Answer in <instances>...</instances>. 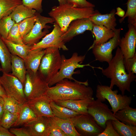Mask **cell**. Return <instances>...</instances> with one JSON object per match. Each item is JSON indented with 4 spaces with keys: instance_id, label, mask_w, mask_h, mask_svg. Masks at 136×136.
Returning <instances> with one entry per match:
<instances>
[{
    "instance_id": "obj_1",
    "label": "cell",
    "mask_w": 136,
    "mask_h": 136,
    "mask_svg": "<svg viewBox=\"0 0 136 136\" xmlns=\"http://www.w3.org/2000/svg\"><path fill=\"white\" fill-rule=\"evenodd\" d=\"M49 87L44 95L51 101L76 100L93 97V91L88 86V80L84 82L72 81L64 79Z\"/></svg>"
},
{
    "instance_id": "obj_2",
    "label": "cell",
    "mask_w": 136,
    "mask_h": 136,
    "mask_svg": "<svg viewBox=\"0 0 136 136\" xmlns=\"http://www.w3.org/2000/svg\"><path fill=\"white\" fill-rule=\"evenodd\" d=\"M124 57L119 47H118L115 55L109 62L105 69L100 67L103 74L111 79L109 87L113 89L114 85L118 88L122 95L126 91L131 93L130 85L135 80V74L126 71L123 63Z\"/></svg>"
},
{
    "instance_id": "obj_3",
    "label": "cell",
    "mask_w": 136,
    "mask_h": 136,
    "mask_svg": "<svg viewBox=\"0 0 136 136\" xmlns=\"http://www.w3.org/2000/svg\"><path fill=\"white\" fill-rule=\"evenodd\" d=\"M99 13L97 10H94L93 7L78 8L67 3L54 6L48 14L50 17L54 19L64 33L73 21L79 19L89 18L91 16Z\"/></svg>"
},
{
    "instance_id": "obj_4",
    "label": "cell",
    "mask_w": 136,
    "mask_h": 136,
    "mask_svg": "<svg viewBox=\"0 0 136 136\" xmlns=\"http://www.w3.org/2000/svg\"><path fill=\"white\" fill-rule=\"evenodd\" d=\"M59 49L50 47L45 49L38 72L42 78L48 84L60 69L61 61Z\"/></svg>"
},
{
    "instance_id": "obj_5",
    "label": "cell",
    "mask_w": 136,
    "mask_h": 136,
    "mask_svg": "<svg viewBox=\"0 0 136 136\" xmlns=\"http://www.w3.org/2000/svg\"><path fill=\"white\" fill-rule=\"evenodd\" d=\"M61 61L60 69L56 75L50 80L48 83L49 87H51L62 80L67 79L74 81H78L72 77L75 74H78V72H75V69L83 68L86 66H89L93 68L89 64H81L85 58V55H79L77 52H74L71 57L66 59L65 56L61 55Z\"/></svg>"
},
{
    "instance_id": "obj_6",
    "label": "cell",
    "mask_w": 136,
    "mask_h": 136,
    "mask_svg": "<svg viewBox=\"0 0 136 136\" xmlns=\"http://www.w3.org/2000/svg\"><path fill=\"white\" fill-rule=\"evenodd\" d=\"M118 93L117 90H113L108 86L98 85L96 87V97L103 102L107 99L114 114L118 110L129 106L132 100L131 96L118 94Z\"/></svg>"
},
{
    "instance_id": "obj_7",
    "label": "cell",
    "mask_w": 136,
    "mask_h": 136,
    "mask_svg": "<svg viewBox=\"0 0 136 136\" xmlns=\"http://www.w3.org/2000/svg\"><path fill=\"white\" fill-rule=\"evenodd\" d=\"M49 87L41 77L38 71L34 73L27 71L24 92L27 100L43 95Z\"/></svg>"
},
{
    "instance_id": "obj_8",
    "label": "cell",
    "mask_w": 136,
    "mask_h": 136,
    "mask_svg": "<svg viewBox=\"0 0 136 136\" xmlns=\"http://www.w3.org/2000/svg\"><path fill=\"white\" fill-rule=\"evenodd\" d=\"M37 16L35 23L31 31L22 38L23 42L25 45L30 46L33 45L39 41L40 40L49 32L47 29L51 27L47 25L55 22L53 18L42 16L36 12Z\"/></svg>"
},
{
    "instance_id": "obj_9",
    "label": "cell",
    "mask_w": 136,
    "mask_h": 136,
    "mask_svg": "<svg viewBox=\"0 0 136 136\" xmlns=\"http://www.w3.org/2000/svg\"><path fill=\"white\" fill-rule=\"evenodd\" d=\"M69 119L81 136H97L104 129L89 114L78 115Z\"/></svg>"
},
{
    "instance_id": "obj_10",
    "label": "cell",
    "mask_w": 136,
    "mask_h": 136,
    "mask_svg": "<svg viewBox=\"0 0 136 136\" xmlns=\"http://www.w3.org/2000/svg\"><path fill=\"white\" fill-rule=\"evenodd\" d=\"M0 79L7 96L14 98L22 104L26 103L24 86L18 79L11 74L4 72Z\"/></svg>"
},
{
    "instance_id": "obj_11",
    "label": "cell",
    "mask_w": 136,
    "mask_h": 136,
    "mask_svg": "<svg viewBox=\"0 0 136 136\" xmlns=\"http://www.w3.org/2000/svg\"><path fill=\"white\" fill-rule=\"evenodd\" d=\"M121 28L116 29L114 30V36L108 41L99 45L90 47L92 49V53L96 60L101 62H109L113 57V50L119 46L121 37Z\"/></svg>"
},
{
    "instance_id": "obj_12",
    "label": "cell",
    "mask_w": 136,
    "mask_h": 136,
    "mask_svg": "<svg viewBox=\"0 0 136 136\" xmlns=\"http://www.w3.org/2000/svg\"><path fill=\"white\" fill-rule=\"evenodd\" d=\"M98 99L93 100L88 107V113L99 126L104 129L107 120L117 119L108 105Z\"/></svg>"
},
{
    "instance_id": "obj_13",
    "label": "cell",
    "mask_w": 136,
    "mask_h": 136,
    "mask_svg": "<svg viewBox=\"0 0 136 136\" xmlns=\"http://www.w3.org/2000/svg\"><path fill=\"white\" fill-rule=\"evenodd\" d=\"M54 28L49 33L46 35L41 41L31 46L30 50L39 48L45 49L50 47H56L67 51L68 49L61 38L64 32L55 22L54 23Z\"/></svg>"
},
{
    "instance_id": "obj_14",
    "label": "cell",
    "mask_w": 136,
    "mask_h": 136,
    "mask_svg": "<svg viewBox=\"0 0 136 136\" xmlns=\"http://www.w3.org/2000/svg\"><path fill=\"white\" fill-rule=\"evenodd\" d=\"M93 24L89 18L77 19L72 21L61 38L65 43L69 42L75 37L83 33L86 30L92 31Z\"/></svg>"
},
{
    "instance_id": "obj_15",
    "label": "cell",
    "mask_w": 136,
    "mask_h": 136,
    "mask_svg": "<svg viewBox=\"0 0 136 136\" xmlns=\"http://www.w3.org/2000/svg\"><path fill=\"white\" fill-rule=\"evenodd\" d=\"M128 30L121 38L119 46L124 58L133 57L136 55V26L128 24Z\"/></svg>"
},
{
    "instance_id": "obj_16",
    "label": "cell",
    "mask_w": 136,
    "mask_h": 136,
    "mask_svg": "<svg viewBox=\"0 0 136 136\" xmlns=\"http://www.w3.org/2000/svg\"><path fill=\"white\" fill-rule=\"evenodd\" d=\"M50 120L51 117H37L23 126L28 130L31 136H49Z\"/></svg>"
},
{
    "instance_id": "obj_17",
    "label": "cell",
    "mask_w": 136,
    "mask_h": 136,
    "mask_svg": "<svg viewBox=\"0 0 136 136\" xmlns=\"http://www.w3.org/2000/svg\"><path fill=\"white\" fill-rule=\"evenodd\" d=\"M51 101L44 95L27 100L26 103L32 109L37 117L54 116L50 106Z\"/></svg>"
},
{
    "instance_id": "obj_18",
    "label": "cell",
    "mask_w": 136,
    "mask_h": 136,
    "mask_svg": "<svg viewBox=\"0 0 136 136\" xmlns=\"http://www.w3.org/2000/svg\"><path fill=\"white\" fill-rule=\"evenodd\" d=\"M94 100L93 97L86 99L56 100L54 101L57 104L72 110L80 114H88V107Z\"/></svg>"
},
{
    "instance_id": "obj_19",
    "label": "cell",
    "mask_w": 136,
    "mask_h": 136,
    "mask_svg": "<svg viewBox=\"0 0 136 136\" xmlns=\"http://www.w3.org/2000/svg\"><path fill=\"white\" fill-rule=\"evenodd\" d=\"M116 12L115 10L113 9L109 13L102 14L99 12L91 16L89 18L94 24L103 26L114 31L117 25Z\"/></svg>"
},
{
    "instance_id": "obj_20",
    "label": "cell",
    "mask_w": 136,
    "mask_h": 136,
    "mask_svg": "<svg viewBox=\"0 0 136 136\" xmlns=\"http://www.w3.org/2000/svg\"><path fill=\"white\" fill-rule=\"evenodd\" d=\"M45 52V49L39 48L30 50L24 60L26 71L33 73H37L41 59Z\"/></svg>"
},
{
    "instance_id": "obj_21",
    "label": "cell",
    "mask_w": 136,
    "mask_h": 136,
    "mask_svg": "<svg viewBox=\"0 0 136 136\" xmlns=\"http://www.w3.org/2000/svg\"><path fill=\"white\" fill-rule=\"evenodd\" d=\"M92 32L94 36L95 39L90 47L105 43L115 35L114 31L112 29L94 24Z\"/></svg>"
},
{
    "instance_id": "obj_22",
    "label": "cell",
    "mask_w": 136,
    "mask_h": 136,
    "mask_svg": "<svg viewBox=\"0 0 136 136\" xmlns=\"http://www.w3.org/2000/svg\"><path fill=\"white\" fill-rule=\"evenodd\" d=\"M11 74L18 79L24 86L27 72L24 60L16 55L11 54Z\"/></svg>"
},
{
    "instance_id": "obj_23",
    "label": "cell",
    "mask_w": 136,
    "mask_h": 136,
    "mask_svg": "<svg viewBox=\"0 0 136 136\" xmlns=\"http://www.w3.org/2000/svg\"><path fill=\"white\" fill-rule=\"evenodd\" d=\"M116 119L125 124L136 126V109L129 106L117 111L114 114Z\"/></svg>"
},
{
    "instance_id": "obj_24",
    "label": "cell",
    "mask_w": 136,
    "mask_h": 136,
    "mask_svg": "<svg viewBox=\"0 0 136 136\" xmlns=\"http://www.w3.org/2000/svg\"><path fill=\"white\" fill-rule=\"evenodd\" d=\"M36 11L21 4L16 7L10 15L15 23H18L24 19L35 15Z\"/></svg>"
},
{
    "instance_id": "obj_25",
    "label": "cell",
    "mask_w": 136,
    "mask_h": 136,
    "mask_svg": "<svg viewBox=\"0 0 136 136\" xmlns=\"http://www.w3.org/2000/svg\"><path fill=\"white\" fill-rule=\"evenodd\" d=\"M11 53L0 35V62L3 73L11 71Z\"/></svg>"
},
{
    "instance_id": "obj_26",
    "label": "cell",
    "mask_w": 136,
    "mask_h": 136,
    "mask_svg": "<svg viewBox=\"0 0 136 136\" xmlns=\"http://www.w3.org/2000/svg\"><path fill=\"white\" fill-rule=\"evenodd\" d=\"M8 48L10 53L16 55L23 59H25L29 51L31 46L24 44L15 43L7 40L2 38Z\"/></svg>"
},
{
    "instance_id": "obj_27",
    "label": "cell",
    "mask_w": 136,
    "mask_h": 136,
    "mask_svg": "<svg viewBox=\"0 0 136 136\" xmlns=\"http://www.w3.org/2000/svg\"><path fill=\"white\" fill-rule=\"evenodd\" d=\"M37 117V116L32 109L25 103L22 105L17 120L13 126L23 125Z\"/></svg>"
},
{
    "instance_id": "obj_28",
    "label": "cell",
    "mask_w": 136,
    "mask_h": 136,
    "mask_svg": "<svg viewBox=\"0 0 136 136\" xmlns=\"http://www.w3.org/2000/svg\"><path fill=\"white\" fill-rule=\"evenodd\" d=\"M51 118L67 136H81L69 119H62L55 116Z\"/></svg>"
},
{
    "instance_id": "obj_29",
    "label": "cell",
    "mask_w": 136,
    "mask_h": 136,
    "mask_svg": "<svg viewBox=\"0 0 136 136\" xmlns=\"http://www.w3.org/2000/svg\"><path fill=\"white\" fill-rule=\"evenodd\" d=\"M50 106L55 116L63 119H68L80 114L78 113L66 108L57 104L51 101Z\"/></svg>"
},
{
    "instance_id": "obj_30",
    "label": "cell",
    "mask_w": 136,
    "mask_h": 136,
    "mask_svg": "<svg viewBox=\"0 0 136 136\" xmlns=\"http://www.w3.org/2000/svg\"><path fill=\"white\" fill-rule=\"evenodd\" d=\"M113 126L120 136H136V126L124 124L118 120H111Z\"/></svg>"
},
{
    "instance_id": "obj_31",
    "label": "cell",
    "mask_w": 136,
    "mask_h": 136,
    "mask_svg": "<svg viewBox=\"0 0 136 136\" xmlns=\"http://www.w3.org/2000/svg\"><path fill=\"white\" fill-rule=\"evenodd\" d=\"M22 4V0H0V20L10 15L16 7Z\"/></svg>"
},
{
    "instance_id": "obj_32",
    "label": "cell",
    "mask_w": 136,
    "mask_h": 136,
    "mask_svg": "<svg viewBox=\"0 0 136 136\" xmlns=\"http://www.w3.org/2000/svg\"><path fill=\"white\" fill-rule=\"evenodd\" d=\"M126 5V11L124 16L119 19V22L122 23L127 17L128 24L136 26V0H128Z\"/></svg>"
},
{
    "instance_id": "obj_33",
    "label": "cell",
    "mask_w": 136,
    "mask_h": 136,
    "mask_svg": "<svg viewBox=\"0 0 136 136\" xmlns=\"http://www.w3.org/2000/svg\"><path fill=\"white\" fill-rule=\"evenodd\" d=\"M3 98L5 109L13 114L19 116L23 104L12 97L7 96Z\"/></svg>"
},
{
    "instance_id": "obj_34",
    "label": "cell",
    "mask_w": 136,
    "mask_h": 136,
    "mask_svg": "<svg viewBox=\"0 0 136 136\" xmlns=\"http://www.w3.org/2000/svg\"><path fill=\"white\" fill-rule=\"evenodd\" d=\"M36 18L35 14V16L26 18L18 23L19 32L22 39L31 31Z\"/></svg>"
},
{
    "instance_id": "obj_35",
    "label": "cell",
    "mask_w": 136,
    "mask_h": 136,
    "mask_svg": "<svg viewBox=\"0 0 136 136\" xmlns=\"http://www.w3.org/2000/svg\"><path fill=\"white\" fill-rule=\"evenodd\" d=\"M15 23L9 15L0 20V35L3 38L6 39L11 29Z\"/></svg>"
},
{
    "instance_id": "obj_36",
    "label": "cell",
    "mask_w": 136,
    "mask_h": 136,
    "mask_svg": "<svg viewBox=\"0 0 136 136\" xmlns=\"http://www.w3.org/2000/svg\"><path fill=\"white\" fill-rule=\"evenodd\" d=\"M18 116L13 114L5 110L1 119L0 125L8 129L13 126L18 118Z\"/></svg>"
},
{
    "instance_id": "obj_37",
    "label": "cell",
    "mask_w": 136,
    "mask_h": 136,
    "mask_svg": "<svg viewBox=\"0 0 136 136\" xmlns=\"http://www.w3.org/2000/svg\"><path fill=\"white\" fill-rule=\"evenodd\" d=\"M6 39L15 43L24 44L19 32L18 23H15L12 27Z\"/></svg>"
},
{
    "instance_id": "obj_38",
    "label": "cell",
    "mask_w": 136,
    "mask_h": 136,
    "mask_svg": "<svg viewBox=\"0 0 136 136\" xmlns=\"http://www.w3.org/2000/svg\"><path fill=\"white\" fill-rule=\"evenodd\" d=\"M22 4L30 8L35 10L41 13L43 11L42 3L43 0H22Z\"/></svg>"
},
{
    "instance_id": "obj_39",
    "label": "cell",
    "mask_w": 136,
    "mask_h": 136,
    "mask_svg": "<svg viewBox=\"0 0 136 136\" xmlns=\"http://www.w3.org/2000/svg\"><path fill=\"white\" fill-rule=\"evenodd\" d=\"M124 64L128 73H136V55L132 57L124 58Z\"/></svg>"
},
{
    "instance_id": "obj_40",
    "label": "cell",
    "mask_w": 136,
    "mask_h": 136,
    "mask_svg": "<svg viewBox=\"0 0 136 136\" xmlns=\"http://www.w3.org/2000/svg\"><path fill=\"white\" fill-rule=\"evenodd\" d=\"M106 125L104 130L97 136H120L114 129L111 120H107L106 123Z\"/></svg>"
},
{
    "instance_id": "obj_41",
    "label": "cell",
    "mask_w": 136,
    "mask_h": 136,
    "mask_svg": "<svg viewBox=\"0 0 136 136\" xmlns=\"http://www.w3.org/2000/svg\"><path fill=\"white\" fill-rule=\"evenodd\" d=\"M67 3L75 7L80 8L95 7V5L86 0H67Z\"/></svg>"
},
{
    "instance_id": "obj_42",
    "label": "cell",
    "mask_w": 136,
    "mask_h": 136,
    "mask_svg": "<svg viewBox=\"0 0 136 136\" xmlns=\"http://www.w3.org/2000/svg\"><path fill=\"white\" fill-rule=\"evenodd\" d=\"M51 127L49 136H67L51 117Z\"/></svg>"
},
{
    "instance_id": "obj_43",
    "label": "cell",
    "mask_w": 136,
    "mask_h": 136,
    "mask_svg": "<svg viewBox=\"0 0 136 136\" xmlns=\"http://www.w3.org/2000/svg\"><path fill=\"white\" fill-rule=\"evenodd\" d=\"M9 131L14 136H31L28 130L24 127L20 128H11Z\"/></svg>"
},
{
    "instance_id": "obj_44",
    "label": "cell",
    "mask_w": 136,
    "mask_h": 136,
    "mask_svg": "<svg viewBox=\"0 0 136 136\" xmlns=\"http://www.w3.org/2000/svg\"><path fill=\"white\" fill-rule=\"evenodd\" d=\"M0 136H15L11 133L8 129L0 125Z\"/></svg>"
},
{
    "instance_id": "obj_45",
    "label": "cell",
    "mask_w": 136,
    "mask_h": 136,
    "mask_svg": "<svg viewBox=\"0 0 136 136\" xmlns=\"http://www.w3.org/2000/svg\"><path fill=\"white\" fill-rule=\"evenodd\" d=\"M4 110V99L3 97L0 96V120L2 118Z\"/></svg>"
},
{
    "instance_id": "obj_46",
    "label": "cell",
    "mask_w": 136,
    "mask_h": 136,
    "mask_svg": "<svg viewBox=\"0 0 136 136\" xmlns=\"http://www.w3.org/2000/svg\"><path fill=\"white\" fill-rule=\"evenodd\" d=\"M125 13V11L120 8L118 7L117 8V12H115V14L122 18L124 16Z\"/></svg>"
},
{
    "instance_id": "obj_47",
    "label": "cell",
    "mask_w": 136,
    "mask_h": 136,
    "mask_svg": "<svg viewBox=\"0 0 136 136\" xmlns=\"http://www.w3.org/2000/svg\"><path fill=\"white\" fill-rule=\"evenodd\" d=\"M0 96L3 97L7 96L5 90L2 85H0Z\"/></svg>"
},
{
    "instance_id": "obj_48",
    "label": "cell",
    "mask_w": 136,
    "mask_h": 136,
    "mask_svg": "<svg viewBox=\"0 0 136 136\" xmlns=\"http://www.w3.org/2000/svg\"><path fill=\"white\" fill-rule=\"evenodd\" d=\"M59 5H62L67 3V0H57Z\"/></svg>"
},
{
    "instance_id": "obj_49",
    "label": "cell",
    "mask_w": 136,
    "mask_h": 136,
    "mask_svg": "<svg viewBox=\"0 0 136 136\" xmlns=\"http://www.w3.org/2000/svg\"><path fill=\"white\" fill-rule=\"evenodd\" d=\"M2 71V69L1 67L0 66V72H1V71ZM0 85H1V83L0 79Z\"/></svg>"
}]
</instances>
